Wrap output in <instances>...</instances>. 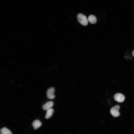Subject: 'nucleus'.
<instances>
[{
	"mask_svg": "<svg viewBox=\"0 0 134 134\" xmlns=\"http://www.w3.org/2000/svg\"><path fill=\"white\" fill-rule=\"evenodd\" d=\"M78 21L81 25L84 26H86L88 23V20L87 17L84 15L79 13L77 16Z\"/></svg>",
	"mask_w": 134,
	"mask_h": 134,
	"instance_id": "nucleus-1",
	"label": "nucleus"
},
{
	"mask_svg": "<svg viewBox=\"0 0 134 134\" xmlns=\"http://www.w3.org/2000/svg\"><path fill=\"white\" fill-rule=\"evenodd\" d=\"M120 106L118 105H115L110 110L111 115L114 117H117L119 116L120 113L119 111Z\"/></svg>",
	"mask_w": 134,
	"mask_h": 134,
	"instance_id": "nucleus-2",
	"label": "nucleus"
},
{
	"mask_svg": "<svg viewBox=\"0 0 134 134\" xmlns=\"http://www.w3.org/2000/svg\"><path fill=\"white\" fill-rule=\"evenodd\" d=\"M55 89L53 87L49 88L47 91L46 95L48 98L51 99H53L55 98V96L54 94Z\"/></svg>",
	"mask_w": 134,
	"mask_h": 134,
	"instance_id": "nucleus-3",
	"label": "nucleus"
},
{
	"mask_svg": "<svg viewBox=\"0 0 134 134\" xmlns=\"http://www.w3.org/2000/svg\"><path fill=\"white\" fill-rule=\"evenodd\" d=\"M114 98L116 101L119 102H121L124 101L125 97L123 94L120 93H117L114 95Z\"/></svg>",
	"mask_w": 134,
	"mask_h": 134,
	"instance_id": "nucleus-4",
	"label": "nucleus"
},
{
	"mask_svg": "<svg viewBox=\"0 0 134 134\" xmlns=\"http://www.w3.org/2000/svg\"><path fill=\"white\" fill-rule=\"evenodd\" d=\"M54 103L52 101H49L43 104L42 106V108L44 110H47L51 108L53 105Z\"/></svg>",
	"mask_w": 134,
	"mask_h": 134,
	"instance_id": "nucleus-5",
	"label": "nucleus"
},
{
	"mask_svg": "<svg viewBox=\"0 0 134 134\" xmlns=\"http://www.w3.org/2000/svg\"><path fill=\"white\" fill-rule=\"evenodd\" d=\"M32 125L34 129L36 130L41 126L42 123L39 120H36L33 122Z\"/></svg>",
	"mask_w": 134,
	"mask_h": 134,
	"instance_id": "nucleus-6",
	"label": "nucleus"
},
{
	"mask_svg": "<svg viewBox=\"0 0 134 134\" xmlns=\"http://www.w3.org/2000/svg\"><path fill=\"white\" fill-rule=\"evenodd\" d=\"M88 21L92 24H95L97 22V19L96 17L94 15H90L88 18Z\"/></svg>",
	"mask_w": 134,
	"mask_h": 134,
	"instance_id": "nucleus-7",
	"label": "nucleus"
},
{
	"mask_svg": "<svg viewBox=\"0 0 134 134\" xmlns=\"http://www.w3.org/2000/svg\"><path fill=\"white\" fill-rule=\"evenodd\" d=\"M53 112V109L52 108L46 110L45 118L47 119L50 118L52 116Z\"/></svg>",
	"mask_w": 134,
	"mask_h": 134,
	"instance_id": "nucleus-8",
	"label": "nucleus"
},
{
	"mask_svg": "<svg viewBox=\"0 0 134 134\" xmlns=\"http://www.w3.org/2000/svg\"><path fill=\"white\" fill-rule=\"evenodd\" d=\"M0 134H12L11 132L5 127L1 128L0 130Z\"/></svg>",
	"mask_w": 134,
	"mask_h": 134,
	"instance_id": "nucleus-9",
	"label": "nucleus"
},
{
	"mask_svg": "<svg viewBox=\"0 0 134 134\" xmlns=\"http://www.w3.org/2000/svg\"><path fill=\"white\" fill-rule=\"evenodd\" d=\"M132 55L134 57V50L132 51Z\"/></svg>",
	"mask_w": 134,
	"mask_h": 134,
	"instance_id": "nucleus-10",
	"label": "nucleus"
}]
</instances>
